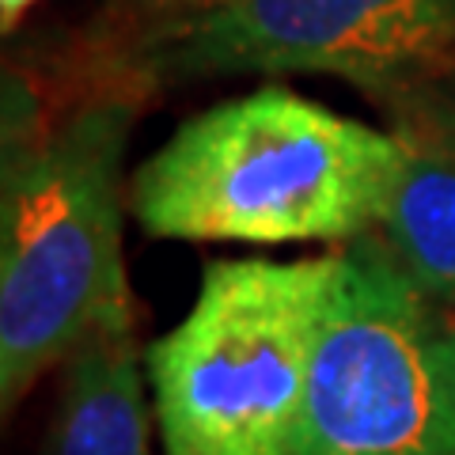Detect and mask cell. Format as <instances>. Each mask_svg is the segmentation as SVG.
I'll use <instances>...</instances> for the list:
<instances>
[{"mask_svg":"<svg viewBox=\"0 0 455 455\" xmlns=\"http://www.w3.org/2000/svg\"><path fill=\"white\" fill-rule=\"evenodd\" d=\"M403 164L398 133L259 88L182 122L137 167L130 205L148 235L194 243L361 239Z\"/></svg>","mask_w":455,"mask_h":455,"instance_id":"1","label":"cell"},{"mask_svg":"<svg viewBox=\"0 0 455 455\" xmlns=\"http://www.w3.org/2000/svg\"><path fill=\"white\" fill-rule=\"evenodd\" d=\"M133 103L103 95L4 145L0 395L12 410L92 331L133 315L122 266V152Z\"/></svg>","mask_w":455,"mask_h":455,"instance_id":"2","label":"cell"},{"mask_svg":"<svg viewBox=\"0 0 455 455\" xmlns=\"http://www.w3.org/2000/svg\"><path fill=\"white\" fill-rule=\"evenodd\" d=\"M338 254L209 262L194 307L148 349L167 455H296Z\"/></svg>","mask_w":455,"mask_h":455,"instance_id":"3","label":"cell"},{"mask_svg":"<svg viewBox=\"0 0 455 455\" xmlns=\"http://www.w3.org/2000/svg\"><path fill=\"white\" fill-rule=\"evenodd\" d=\"M436 334L387 243L341 251L296 455H455Z\"/></svg>","mask_w":455,"mask_h":455,"instance_id":"4","label":"cell"},{"mask_svg":"<svg viewBox=\"0 0 455 455\" xmlns=\"http://www.w3.org/2000/svg\"><path fill=\"white\" fill-rule=\"evenodd\" d=\"M455 46L451 0H220L175 12L137 46L152 76L334 73L410 88Z\"/></svg>","mask_w":455,"mask_h":455,"instance_id":"5","label":"cell"},{"mask_svg":"<svg viewBox=\"0 0 455 455\" xmlns=\"http://www.w3.org/2000/svg\"><path fill=\"white\" fill-rule=\"evenodd\" d=\"M65 364L50 455H148L133 315L92 331Z\"/></svg>","mask_w":455,"mask_h":455,"instance_id":"6","label":"cell"},{"mask_svg":"<svg viewBox=\"0 0 455 455\" xmlns=\"http://www.w3.org/2000/svg\"><path fill=\"white\" fill-rule=\"evenodd\" d=\"M403 164L379 212L383 243L421 296L455 304V152L403 125Z\"/></svg>","mask_w":455,"mask_h":455,"instance_id":"7","label":"cell"},{"mask_svg":"<svg viewBox=\"0 0 455 455\" xmlns=\"http://www.w3.org/2000/svg\"><path fill=\"white\" fill-rule=\"evenodd\" d=\"M403 92H406L403 125L421 130L425 137H433L455 152V68H448V73H429Z\"/></svg>","mask_w":455,"mask_h":455,"instance_id":"8","label":"cell"},{"mask_svg":"<svg viewBox=\"0 0 455 455\" xmlns=\"http://www.w3.org/2000/svg\"><path fill=\"white\" fill-rule=\"evenodd\" d=\"M440 368H444V387H448V410H451V436H455V323L436 334Z\"/></svg>","mask_w":455,"mask_h":455,"instance_id":"9","label":"cell"},{"mask_svg":"<svg viewBox=\"0 0 455 455\" xmlns=\"http://www.w3.org/2000/svg\"><path fill=\"white\" fill-rule=\"evenodd\" d=\"M38 4V0H0V20H4V31H16V23L23 20V12Z\"/></svg>","mask_w":455,"mask_h":455,"instance_id":"10","label":"cell"},{"mask_svg":"<svg viewBox=\"0 0 455 455\" xmlns=\"http://www.w3.org/2000/svg\"><path fill=\"white\" fill-rule=\"evenodd\" d=\"M171 12L167 16H175V12H197V8H212V4H220V0H167Z\"/></svg>","mask_w":455,"mask_h":455,"instance_id":"11","label":"cell"},{"mask_svg":"<svg viewBox=\"0 0 455 455\" xmlns=\"http://www.w3.org/2000/svg\"><path fill=\"white\" fill-rule=\"evenodd\" d=\"M451 8H455V0H451Z\"/></svg>","mask_w":455,"mask_h":455,"instance_id":"12","label":"cell"}]
</instances>
